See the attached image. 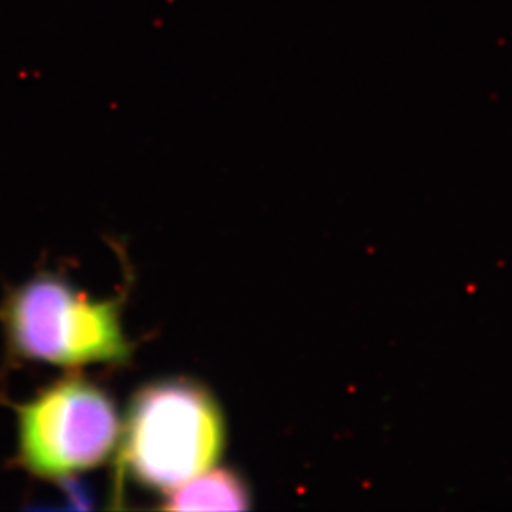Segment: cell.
I'll use <instances>...</instances> for the list:
<instances>
[{"mask_svg":"<svg viewBox=\"0 0 512 512\" xmlns=\"http://www.w3.org/2000/svg\"><path fill=\"white\" fill-rule=\"evenodd\" d=\"M123 297L93 300L65 277L40 272L0 302L9 352L20 360L57 367L121 365L133 345L121 324Z\"/></svg>","mask_w":512,"mask_h":512,"instance_id":"6da1fadb","label":"cell"},{"mask_svg":"<svg viewBox=\"0 0 512 512\" xmlns=\"http://www.w3.org/2000/svg\"><path fill=\"white\" fill-rule=\"evenodd\" d=\"M120 446V473L168 493L216 464L224 448L223 415L196 382L146 383L131 398Z\"/></svg>","mask_w":512,"mask_h":512,"instance_id":"7a4b0ae2","label":"cell"},{"mask_svg":"<svg viewBox=\"0 0 512 512\" xmlns=\"http://www.w3.org/2000/svg\"><path fill=\"white\" fill-rule=\"evenodd\" d=\"M17 461L37 478L63 479L115 453L121 421L107 390L77 373L17 405Z\"/></svg>","mask_w":512,"mask_h":512,"instance_id":"3957f363","label":"cell"},{"mask_svg":"<svg viewBox=\"0 0 512 512\" xmlns=\"http://www.w3.org/2000/svg\"><path fill=\"white\" fill-rule=\"evenodd\" d=\"M161 508L168 511H244L249 494L237 474L208 469L165 493Z\"/></svg>","mask_w":512,"mask_h":512,"instance_id":"277c9868","label":"cell"}]
</instances>
